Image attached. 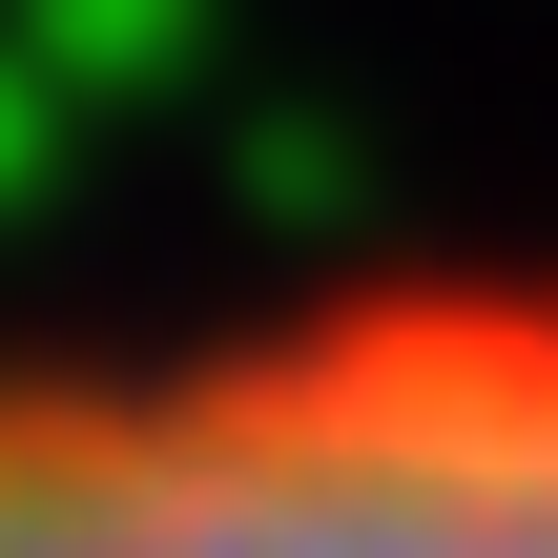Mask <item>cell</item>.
Returning a JSON list of instances; mask_svg holds the SVG:
<instances>
[{"mask_svg":"<svg viewBox=\"0 0 558 558\" xmlns=\"http://www.w3.org/2000/svg\"><path fill=\"white\" fill-rule=\"evenodd\" d=\"M0 558H558V269L0 352Z\"/></svg>","mask_w":558,"mask_h":558,"instance_id":"cell-1","label":"cell"}]
</instances>
